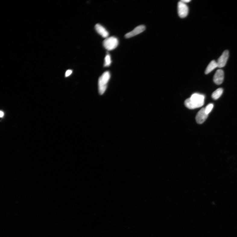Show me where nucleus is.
<instances>
[{
	"mask_svg": "<svg viewBox=\"0 0 237 237\" xmlns=\"http://www.w3.org/2000/svg\"><path fill=\"white\" fill-rule=\"evenodd\" d=\"M223 92V89L221 88H218L213 93L212 95V97L215 100H217L220 97Z\"/></svg>",
	"mask_w": 237,
	"mask_h": 237,
	"instance_id": "obj_11",
	"label": "nucleus"
},
{
	"mask_svg": "<svg viewBox=\"0 0 237 237\" xmlns=\"http://www.w3.org/2000/svg\"><path fill=\"white\" fill-rule=\"evenodd\" d=\"M146 27L144 25H140L136 27L131 31L128 32L125 35V37L126 38H129L134 36L142 33L145 30Z\"/></svg>",
	"mask_w": 237,
	"mask_h": 237,
	"instance_id": "obj_7",
	"label": "nucleus"
},
{
	"mask_svg": "<svg viewBox=\"0 0 237 237\" xmlns=\"http://www.w3.org/2000/svg\"><path fill=\"white\" fill-rule=\"evenodd\" d=\"M218 67L217 62L215 60H212L207 66L205 71L206 74H208Z\"/></svg>",
	"mask_w": 237,
	"mask_h": 237,
	"instance_id": "obj_10",
	"label": "nucleus"
},
{
	"mask_svg": "<svg viewBox=\"0 0 237 237\" xmlns=\"http://www.w3.org/2000/svg\"><path fill=\"white\" fill-rule=\"evenodd\" d=\"M178 10L179 15L182 18L188 16L189 9L188 6L185 3L181 1L179 2L178 5Z\"/></svg>",
	"mask_w": 237,
	"mask_h": 237,
	"instance_id": "obj_4",
	"label": "nucleus"
},
{
	"mask_svg": "<svg viewBox=\"0 0 237 237\" xmlns=\"http://www.w3.org/2000/svg\"><path fill=\"white\" fill-rule=\"evenodd\" d=\"M181 1L183 3H188L191 1H190V0H182V1Z\"/></svg>",
	"mask_w": 237,
	"mask_h": 237,
	"instance_id": "obj_16",
	"label": "nucleus"
},
{
	"mask_svg": "<svg viewBox=\"0 0 237 237\" xmlns=\"http://www.w3.org/2000/svg\"><path fill=\"white\" fill-rule=\"evenodd\" d=\"M224 79V73L221 69L217 70L213 77V81L217 85H220L223 82Z\"/></svg>",
	"mask_w": 237,
	"mask_h": 237,
	"instance_id": "obj_8",
	"label": "nucleus"
},
{
	"mask_svg": "<svg viewBox=\"0 0 237 237\" xmlns=\"http://www.w3.org/2000/svg\"><path fill=\"white\" fill-rule=\"evenodd\" d=\"M208 117V115L205 112V108H203L196 115V120L197 123L198 124H203L207 119Z\"/></svg>",
	"mask_w": 237,
	"mask_h": 237,
	"instance_id": "obj_6",
	"label": "nucleus"
},
{
	"mask_svg": "<svg viewBox=\"0 0 237 237\" xmlns=\"http://www.w3.org/2000/svg\"><path fill=\"white\" fill-rule=\"evenodd\" d=\"M110 78L109 71L104 73L99 78L98 81L99 91L100 94L102 95L105 92L107 87V84Z\"/></svg>",
	"mask_w": 237,
	"mask_h": 237,
	"instance_id": "obj_2",
	"label": "nucleus"
},
{
	"mask_svg": "<svg viewBox=\"0 0 237 237\" xmlns=\"http://www.w3.org/2000/svg\"><path fill=\"white\" fill-rule=\"evenodd\" d=\"M204 98L205 97L203 95L195 93L192 95L191 97L185 100V105L190 109L200 107L204 105Z\"/></svg>",
	"mask_w": 237,
	"mask_h": 237,
	"instance_id": "obj_1",
	"label": "nucleus"
},
{
	"mask_svg": "<svg viewBox=\"0 0 237 237\" xmlns=\"http://www.w3.org/2000/svg\"><path fill=\"white\" fill-rule=\"evenodd\" d=\"M95 28L96 31L103 38H107L109 35V32L101 25L97 24L95 25Z\"/></svg>",
	"mask_w": 237,
	"mask_h": 237,
	"instance_id": "obj_9",
	"label": "nucleus"
},
{
	"mask_svg": "<svg viewBox=\"0 0 237 237\" xmlns=\"http://www.w3.org/2000/svg\"><path fill=\"white\" fill-rule=\"evenodd\" d=\"M72 73V71L71 70H67L65 73V77H68L70 76V75Z\"/></svg>",
	"mask_w": 237,
	"mask_h": 237,
	"instance_id": "obj_14",
	"label": "nucleus"
},
{
	"mask_svg": "<svg viewBox=\"0 0 237 237\" xmlns=\"http://www.w3.org/2000/svg\"><path fill=\"white\" fill-rule=\"evenodd\" d=\"M4 115V112H3V111H1V112H0V117H1V118H2Z\"/></svg>",
	"mask_w": 237,
	"mask_h": 237,
	"instance_id": "obj_15",
	"label": "nucleus"
},
{
	"mask_svg": "<svg viewBox=\"0 0 237 237\" xmlns=\"http://www.w3.org/2000/svg\"><path fill=\"white\" fill-rule=\"evenodd\" d=\"M229 57V52L228 50H225L218 59L217 62L218 67L221 68L224 67L227 63Z\"/></svg>",
	"mask_w": 237,
	"mask_h": 237,
	"instance_id": "obj_5",
	"label": "nucleus"
},
{
	"mask_svg": "<svg viewBox=\"0 0 237 237\" xmlns=\"http://www.w3.org/2000/svg\"><path fill=\"white\" fill-rule=\"evenodd\" d=\"M213 107V104L212 103L209 104V105L207 106L205 108V112L207 114L209 115L212 110Z\"/></svg>",
	"mask_w": 237,
	"mask_h": 237,
	"instance_id": "obj_13",
	"label": "nucleus"
},
{
	"mask_svg": "<svg viewBox=\"0 0 237 237\" xmlns=\"http://www.w3.org/2000/svg\"><path fill=\"white\" fill-rule=\"evenodd\" d=\"M111 63V56L109 54L106 55L105 59V63H104V66L109 67Z\"/></svg>",
	"mask_w": 237,
	"mask_h": 237,
	"instance_id": "obj_12",
	"label": "nucleus"
},
{
	"mask_svg": "<svg viewBox=\"0 0 237 237\" xmlns=\"http://www.w3.org/2000/svg\"><path fill=\"white\" fill-rule=\"evenodd\" d=\"M104 47L109 51H111L116 48L118 44V39L112 36L106 38L103 42Z\"/></svg>",
	"mask_w": 237,
	"mask_h": 237,
	"instance_id": "obj_3",
	"label": "nucleus"
}]
</instances>
